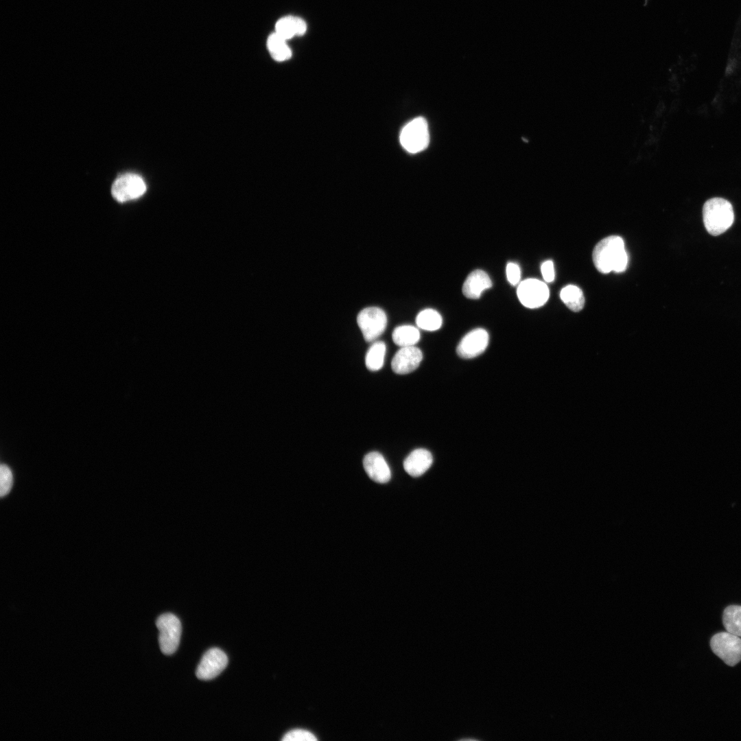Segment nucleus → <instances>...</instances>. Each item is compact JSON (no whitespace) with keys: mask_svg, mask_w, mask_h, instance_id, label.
<instances>
[{"mask_svg":"<svg viewBox=\"0 0 741 741\" xmlns=\"http://www.w3.org/2000/svg\"><path fill=\"white\" fill-rule=\"evenodd\" d=\"M593 261L601 273L622 272L626 268L628 256L622 237L608 236L600 240L593 250Z\"/></svg>","mask_w":741,"mask_h":741,"instance_id":"nucleus-1","label":"nucleus"},{"mask_svg":"<svg viewBox=\"0 0 741 741\" xmlns=\"http://www.w3.org/2000/svg\"><path fill=\"white\" fill-rule=\"evenodd\" d=\"M705 227L711 235H719L729 229L734 221L731 204L722 198H713L705 202L703 208Z\"/></svg>","mask_w":741,"mask_h":741,"instance_id":"nucleus-2","label":"nucleus"},{"mask_svg":"<svg viewBox=\"0 0 741 741\" xmlns=\"http://www.w3.org/2000/svg\"><path fill=\"white\" fill-rule=\"evenodd\" d=\"M401 146L408 152L415 154L424 150L429 145L427 122L419 117L409 121L402 128L399 136Z\"/></svg>","mask_w":741,"mask_h":741,"instance_id":"nucleus-3","label":"nucleus"},{"mask_svg":"<svg viewBox=\"0 0 741 741\" xmlns=\"http://www.w3.org/2000/svg\"><path fill=\"white\" fill-rule=\"evenodd\" d=\"M156 625L161 652L167 655L173 654L178 647L181 635L179 619L172 613H164L156 619Z\"/></svg>","mask_w":741,"mask_h":741,"instance_id":"nucleus-4","label":"nucleus"},{"mask_svg":"<svg viewBox=\"0 0 741 741\" xmlns=\"http://www.w3.org/2000/svg\"><path fill=\"white\" fill-rule=\"evenodd\" d=\"M714 653L726 664L733 666L741 660V638L729 632L714 635L710 641Z\"/></svg>","mask_w":741,"mask_h":741,"instance_id":"nucleus-5","label":"nucleus"},{"mask_svg":"<svg viewBox=\"0 0 741 741\" xmlns=\"http://www.w3.org/2000/svg\"><path fill=\"white\" fill-rule=\"evenodd\" d=\"M357 322L366 342H373L385 331L387 316L385 311L377 307H368L360 311Z\"/></svg>","mask_w":741,"mask_h":741,"instance_id":"nucleus-6","label":"nucleus"},{"mask_svg":"<svg viewBox=\"0 0 741 741\" xmlns=\"http://www.w3.org/2000/svg\"><path fill=\"white\" fill-rule=\"evenodd\" d=\"M517 294L524 306L534 309L543 306L548 301L550 291L544 282L536 279H527L519 283Z\"/></svg>","mask_w":741,"mask_h":741,"instance_id":"nucleus-7","label":"nucleus"},{"mask_svg":"<svg viewBox=\"0 0 741 741\" xmlns=\"http://www.w3.org/2000/svg\"><path fill=\"white\" fill-rule=\"evenodd\" d=\"M146 191V185L137 174L128 173L119 176L113 183L111 193L118 202H124L141 196Z\"/></svg>","mask_w":741,"mask_h":741,"instance_id":"nucleus-8","label":"nucleus"},{"mask_svg":"<svg viewBox=\"0 0 741 741\" xmlns=\"http://www.w3.org/2000/svg\"><path fill=\"white\" fill-rule=\"evenodd\" d=\"M228 657L222 650L212 648L202 656L196 671L199 679L209 680L220 674L226 667Z\"/></svg>","mask_w":741,"mask_h":741,"instance_id":"nucleus-9","label":"nucleus"},{"mask_svg":"<svg viewBox=\"0 0 741 741\" xmlns=\"http://www.w3.org/2000/svg\"><path fill=\"white\" fill-rule=\"evenodd\" d=\"M489 340V333L485 329H473L460 341L456 349L457 354L464 359L475 357L485 351Z\"/></svg>","mask_w":741,"mask_h":741,"instance_id":"nucleus-10","label":"nucleus"},{"mask_svg":"<svg viewBox=\"0 0 741 741\" xmlns=\"http://www.w3.org/2000/svg\"><path fill=\"white\" fill-rule=\"evenodd\" d=\"M422 359V352L418 347L415 346L401 347L392 360L391 367L393 372L397 374H408L419 367Z\"/></svg>","mask_w":741,"mask_h":741,"instance_id":"nucleus-11","label":"nucleus"},{"mask_svg":"<svg viewBox=\"0 0 741 741\" xmlns=\"http://www.w3.org/2000/svg\"><path fill=\"white\" fill-rule=\"evenodd\" d=\"M363 465L366 473L373 481L384 484L390 480V469L380 453L372 451L366 454L363 460Z\"/></svg>","mask_w":741,"mask_h":741,"instance_id":"nucleus-12","label":"nucleus"},{"mask_svg":"<svg viewBox=\"0 0 741 741\" xmlns=\"http://www.w3.org/2000/svg\"><path fill=\"white\" fill-rule=\"evenodd\" d=\"M433 462L432 454L427 449L420 448L412 451L404 460L403 468L412 477H419L425 473Z\"/></svg>","mask_w":741,"mask_h":741,"instance_id":"nucleus-13","label":"nucleus"},{"mask_svg":"<svg viewBox=\"0 0 741 741\" xmlns=\"http://www.w3.org/2000/svg\"><path fill=\"white\" fill-rule=\"evenodd\" d=\"M492 287V281L489 274L482 270L471 272L462 286L463 294L470 299H478L486 289Z\"/></svg>","mask_w":741,"mask_h":741,"instance_id":"nucleus-14","label":"nucleus"},{"mask_svg":"<svg viewBox=\"0 0 741 741\" xmlns=\"http://www.w3.org/2000/svg\"><path fill=\"white\" fill-rule=\"evenodd\" d=\"M392 338L401 347L414 346L420 339V332L412 325H401L394 329Z\"/></svg>","mask_w":741,"mask_h":741,"instance_id":"nucleus-15","label":"nucleus"},{"mask_svg":"<svg viewBox=\"0 0 741 741\" xmlns=\"http://www.w3.org/2000/svg\"><path fill=\"white\" fill-rule=\"evenodd\" d=\"M560 297L564 304L572 311H580L584 307L583 292L576 285H569L563 287L561 291Z\"/></svg>","mask_w":741,"mask_h":741,"instance_id":"nucleus-16","label":"nucleus"},{"mask_svg":"<svg viewBox=\"0 0 741 741\" xmlns=\"http://www.w3.org/2000/svg\"><path fill=\"white\" fill-rule=\"evenodd\" d=\"M267 47L272 57L277 61H285L292 56V51L287 45L286 40L276 32L268 37Z\"/></svg>","mask_w":741,"mask_h":741,"instance_id":"nucleus-17","label":"nucleus"},{"mask_svg":"<svg viewBox=\"0 0 741 741\" xmlns=\"http://www.w3.org/2000/svg\"><path fill=\"white\" fill-rule=\"evenodd\" d=\"M386 346L384 342L377 341L368 349L366 357V368L371 371L381 369L384 365Z\"/></svg>","mask_w":741,"mask_h":741,"instance_id":"nucleus-18","label":"nucleus"},{"mask_svg":"<svg viewBox=\"0 0 741 741\" xmlns=\"http://www.w3.org/2000/svg\"><path fill=\"white\" fill-rule=\"evenodd\" d=\"M443 319L440 314L433 309H425L416 318V324L421 329L434 331L440 328Z\"/></svg>","mask_w":741,"mask_h":741,"instance_id":"nucleus-19","label":"nucleus"},{"mask_svg":"<svg viewBox=\"0 0 741 741\" xmlns=\"http://www.w3.org/2000/svg\"><path fill=\"white\" fill-rule=\"evenodd\" d=\"M722 621L727 632L741 637V606L727 607L724 611Z\"/></svg>","mask_w":741,"mask_h":741,"instance_id":"nucleus-20","label":"nucleus"},{"mask_svg":"<svg viewBox=\"0 0 741 741\" xmlns=\"http://www.w3.org/2000/svg\"><path fill=\"white\" fill-rule=\"evenodd\" d=\"M296 16H285L279 19L276 23L275 32L285 40L296 36L295 28Z\"/></svg>","mask_w":741,"mask_h":741,"instance_id":"nucleus-21","label":"nucleus"},{"mask_svg":"<svg viewBox=\"0 0 741 741\" xmlns=\"http://www.w3.org/2000/svg\"><path fill=\"white\" fill-rule=\"evenodd\" d=\"M13 484V475L10 469L4 464L0 467V495L4 497L10 491Z\"/></svg>","mask_w":741,"mask_h":741,"instance_id":"nucleus-22","label":"nucleus"},{"mask_svg":"<svg viewBox=\"0 0 741 741\" xmlns=\"http://www.w3.org/2000/svg\"><path fill=\"white\" fill-rule=\"evenodd\" d=\"M283 741H315L316 738L311 732L303 729H294L287 732L282 738Z\"/></svg>","mask_w":741,"mask_h":741,"instance_id":"nucleus-23","label":"nucleus"},{"mask_svg":"<svg viewBox=\"0 0 741 741\" xmlns=\"http://www.w3.org/2000/svg\"><path fill=\"white\" fill-rule=\"evenodd\" d=\"M506 277L508 282L513 285H517L521 279V270L519 265L514 262H508L506 265Z\"/></svg>","mask_w":741,"mask_h":741,"instance_id":"nucleus-24","label":"nucleus"},{"mask_svg":"<svg viewBox=\"0 0 741 741\" xmlns=\"http://www.w3.org/2000/svg\"><path fill=\"white\" fill-rule=\"evenodd\" d=\"M541 271L543 278L546 282L550 283L554 281L555 272L554 263L552 261H544L541 265Z\"/></svg>","mask_w":741,"mask_h":741,"instance_id":"nucleus-25","label":"nucleus"},{"mask_svg":"<svg viewBox=\"0 0 741 741\" xmlns=\"http://www.w3.org/2000/svg\"><path fill=\"white\" fill-rule=\"evenodd\" d=\"M295 28L296 36L303 35L307 30V25L305 22L301 18L296 17L295 19Z\"/></svg>","mask_w":741,"mask_h":741,"instance_id":"nucleus-26","label":"nucleus"}]
</instances>
